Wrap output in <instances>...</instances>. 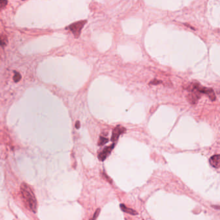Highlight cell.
Wrapping results in <instances>:
<instances>
[{
	"instance_id": "cell-6",
	"label": "cell",
	"mask_w": 220,
	"mask_h": 220,
	"mask_svg": "<svg viewBox=\"0 0 220 220\" xmlns=\"http://www.w3.org/2000/svg\"><path fill=\"white\" fill-rule=\"evenodd\" d=\"M120 208L122 209V211H123L124 212H126V213H128L130 215H137L138 212L133 210L132 209L128 208L125 206L124 204H120Z\"/></svg>"
},
{
	"instance_id": "cell-10",
	"label": "cell",
	"mask_w": 220,
	"mask_h": 220,
	"mask_svg": "<svg viewBox=\"0 0 220 220\" xmlns=\"http://www.w3.org/2000/svg\"><path fill=\"white\" fill-rule=\"evenodd\" d=\"M5 45H6L5 41V40H4L3 39H2L1 37H0V45L5 46Z\"/></svg>"
},
{
	"instance_id": "cell-9",
	"label": "cell",
	"mask_w": 220,
	"mask_h": 220,
	"mask_svg": "<svg viewBox=\"0 0 220 220\" xmlns=\"http://www.w3.org/2000/svg\"><path fill=\"white\" fill-rule=\"evenodd\" d=\"M7 1H5V0H1V1H0V10L4 8V7L7 5Z\"/></svg>"
},
{
	"instance_id": "cell-8",
	"label": "cell",
	"mask_w": 220,
	"mask_h": 220,
	"mask_svg": "<svg viewBox=\"0 0 220 220\" xmlns=\"http://www.w3.org/2000/svg\"><path fill=\"white\" fill-rule=\"evenodd\" d=\"M21 78V76L20 75V74L18 72H15V75L14 76V81H15V82H18V81H20Z\"/></svg>"
},
{
	"instance_id": "cell-7",
	"label": "cell",
	"mask_w": 220,
	"mask_h": 220,
	"mask_svg": "<svg viewBox=\"0 0 220 220\" xmlns=\"http://www.w3.org/2000/svg\"><path fill=\"white\" fill-rule=\"evenodd\" d=\"M108 140L107 139V138H104V137H102L101 136L100 138V140H99V142H98V145L101 146V145H105V143H107L108 142Z\"/></svg>"
},
{
	"instance_id": "cell-1",
	"label": "cell",
	"mask_w": 220,
	"mask_h": 220,
	"mask_svg": "<svg viewBox=\"0 0 220 220\" xmlns=\"http://www.w3.org/2000/svg\"><path fill=\"white\" fill-rule=\"evenodd\" d=\"M21 192L23 201L27 209L36 213L38 208V203L35 195L31 188L28 185L23 183L21 185Z\"/></svg>"
},
{
	"instance_id": "cell-3",
	"label": "cell",
	"mask_w": 220,
	"mask_h": 220,
	"mask_svg": "<svg viewBox=\"0 0 220 220\" xmlns=\"http://www.w3.org/2000/svg\"><path fill=\"white\" fill-rule=\"evenodd\" d=\"M114 146H115V144H112V145L105 147V149L101 151V152H100V154H99L98 156L99 160L101 161V162H103V161H105L106 159H107V158L110 154V153L112 152L114 147Z\"/></svg>"
},
{
	"instance_id": "cell-2",
	"label": "cell",
	"mask_w": 220,
	"mask_h": 220,
	"mask_svg": "<svg viewBox=\"0 0 220 220\" xmlns=\"http://www.w3.org/2000/svg\"><path fill=\"white\" fill-rule=\"evenodd\" d=\"M86 23V20L83 21H80L76 23H74L71 24L68 27V29H70V31L72 33V34L74 35L75 38H78L80 36L81 34V31L82 30L84 25Z\"/></svg>"
},
{
	"instance_id": "cell-11",
	"label": "cell",
	"mask_w": 220,
	"mask_h": 220,
	"mask_svg": "<svg viewBox=\"0 0 220 220\" xmlns=\"http://www.w3.org/2000/svg\"><path fill=\"white\" fill-rule=\"evenodd\" d=\"M80 127V122L79 121H78V122H76V128H79Z\"/></svg>"
},
{
	"instance_id": "cell-4",
	"label": "cell",
	"mask_w": 220,
	"mask_h": 220,
	"mask_svg": "<svg viewBox=\"0 0 220 220\" xmlns=\"http://www.w3.org/2000/svg\"><path fill=\"white\" fill-rule=\"evenodd\" d=\"M126 129L124 127H121V126H118L116 127L114 129L113 132H112V137H111V141L112 142H116V141L118 140L121 134H122L123 133H124L125 132Z\"/></svg>"
},
{
	"instance_id": "cell-5",
	"label": "cell",
	"mask_w": 220,
	"mask_h": 220,
	"mask_svg": "<svg viewBox=\"0 0 220 220\" xmlns=\"http://www.w3.org/2000/svg\"><path fill=\"white\" fill-rule=\"evenodd\" d=\"M210 164L216 169H218L220 167V156L219 154L214 155L212 156L209 160Z\"/></svg>"
}]
</instances>
